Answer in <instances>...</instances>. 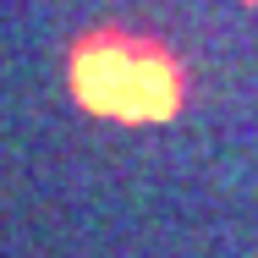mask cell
I'll return each mask as SVG.
<instances>
[{
	"label": "cell",
	"instance_id": "obj_1",
	"mask_svg": "<svg viewBox=\"0 0 258 258\" xmlns=\"http://www.w3.org/2000/svg\"><path fill=\"white\" fill-rule=\"evenodd\" d=\"M72 94L94 115L115 121H165L181 104L176 60L138 39H88L72 55Z\"/></svg>",
	"mask_w": 258,
	"mask_h": 258
}]
</instances>
